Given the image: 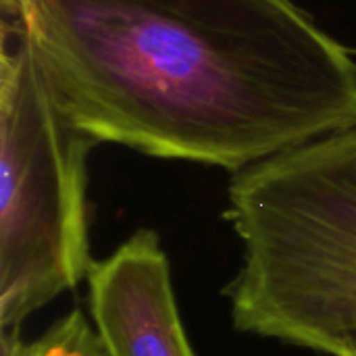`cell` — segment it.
<instances>
[{
    "instance_id": "6da1fadb",
    "label": "cell",
    "mask_w": 356,
    "mask_h": 356,
    "mask_svg": "<svg viewBox=\"0 0 356 356\" xmlns=\"http://www.w3.org/2000/svg\"><path fill=\"white\" fill-rule=\"evenodd\" d=\"M96 144L232 175L356 127V60L294 0H2Z\"/></svg>"
},
{
    "instance_id": "7a4b0ae2",
    "label": "cell",
    "mask_w": 356,
    "mask_h": 356,
    "mask_svg": "<svg viewBox=\"0 0 356 356\" xmlns=\"http://www.w3.org/2000/svg\"><path fill=\"white\" fill-rule=\"evenodd\" d=\"M225 219L240 334L325 356L356 336V127L232 175Z\"/></svg>"
},
{
    "instance_id": "3957f363",
    "label": "cell",
    "mask_w": 356,
    "mask_h": 356,
    "mask_svg": "<svg viewBox=\"0 0 356 356\" xmlns=\"http://www.w3.org/2000/svg\"><path fill=\"white\" fill-rule=\"evenodd\" d=\"M0 58V332L21 330L94 265L88 154L21 27Z\"/></svg>"
},
{
    "instance_id": "277c9868",
    "label": "cell",
    "mask_w": 356,
    "mask_h": 356,
    "mask_svg": "<svg viewBox=\"0 0 356 356\" xmlns=\"http://www.w3.org/2000/svg\"><path fill=\"white\" fill-rule=\"evenodd\" d=\"M88 315L106 356H196L188 338L171 261L154 229L140 227L94 261Z\"/></svg>"
},
{
    "instance_id": "5b68a950",
    "label": "cell",
    "mask_w": 356,
    "mask_h": 356,
    "mask_svg": "<svg viewBox=\"0 0 356 356\" xmlns=\"http://www.w3.org/2000/svg\"><path fill=\"white\" fill-rule=\"evenodd\" d=\"M0 356H106V350L90 315L73 309L33 340L21 330L0 332Z\"/></svg>"
},
{
    "instance_id": "8992f818",
    "label": "cell",
    "mask_w": 356,
    "mask_h": 356,
    "mask_svg": "<svg viewBox=\"0 0 356 356\" xmlns=\"http://www.w3.org/2000/svg\"><path fill=\"white\" fill-rule=\"evenodd\" d=\"M327 356H356V336H350L340 344H336Z\"/></svg>"
}]
</instances>
